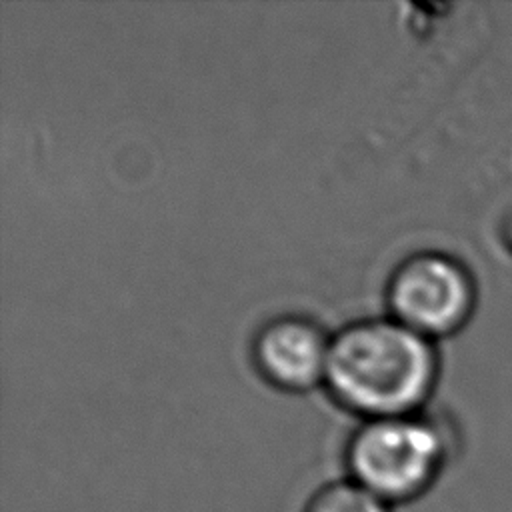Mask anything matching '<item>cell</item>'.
I'll return each mask as SVG.
<instances>
[{
    "label": "cell",
    "instance_id": "6da1fadb",
    "mask_svg": "<svg viewBox=\"0 0 512 512\" xmlns=\"http://www.w3.org/2000/svg\"><path fill=\"white\" fill-rule=\"evenodd\" d=\"M434 376L436 354L430 338L396 318L352 322L330 338L326 386L364 420L416 414Z\"/></svg>",
    "mask_w": 512,
    "mask_h": 512
},
{
    "label": "cell",
    "instance_id": "7a4b0ae2",
    "mask_svg": "<svg viewBox=\"0 0 512 512\" xmlns=\"http://www.w3.org/2000/svg\"><path fill=\"white\" fill-rule=\"evenodd\" d=\"M346 478L392 508L428 496L448 468L444 432L418 414L364 420L344 450Z\"/></svg>",
    "mask_w": 512,
    "mask_h": 512
},
{
    "label": "cell",
    "instance_id": "3957f363",
    "mask_svg": "<svg viewBox=\"0 0 512 512\" xmlns=\"http://www.w3.org/2000/svg\"><path fill=\"white\" fill-rule=\"evenodd\" d=\"M388 302L398 322L430 338L464 324L474 306V284L458 260L418 252L394 270Z\"/></svg>",
    "mask_w": 512,
    "mask_h": 512
},
{
    "label": "cell",
    "instance_id": "277c9868",
    "mask_svg": "<svg viewBox=\"0 0 512 512\" xmlns=\"http://www.w3.org/2000/svg\"><path fill=\"white\" fill-rule=\"evenodd\" d=\"M330 340L308 318L280 316L266 322L254 338L258 370L276 386L304 390L324 380Z\"/></svg>",
    "mask_w": 512,
    "mask_h": 512
},
{
    "label": "cell",
    "instance_id": "5b68a950",
    "mask_svg": "<svg viewBox=\"0 0 512 512\" xmlns=\"http://www.w3.org/2000/svg\"><path fill=\"white\" fill-rule=\"evenodd\" d=\"M390 504L350 478H340L316 488L302 512H394Z\"/></svg>",
    "mask_w": 512,
    "mask_h": 512
}]
</instances>
